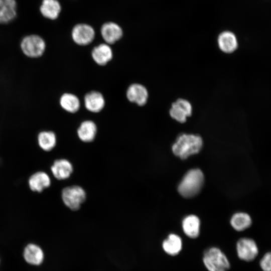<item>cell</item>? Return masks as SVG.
<instances>
[{
    "label": "cell",
    "instance_id": "6da1fadb",
    "mask_svg": "<svg viewBox=\"0 0 271 271\" xmlns=\"http://www.w3.org/2000/svg\"><path fill=\"white\" fill-rule=\"evenodd\" d=\"M202 140L200 136L182 134L179 136L172 146L173 153L182 159H186L190 155L198 153L202 146Z\"/></svg>",
    "mask_w": 271,
    "mask_h": 271
},
{
    "label": "cell",
    "instance_id": "7a4b0ae2",
    "mask_svg": "<svg viewBox=\"0 0 271 271\" xmlns=\"http://www.w3.org/2000/svg\"><path fill=\"white\" fill-rule=\"evenodd\" d=\"M204 183V175L197 169L189 171L178 186V190L184 197L190 198L196 195Z\"/></svg>",
    "mask_w": 271,
    "mask_h": 271
},
{
    "label": "cell",
    "instance_id": "3957f363",
    "mask_svg": "<svg viewBox=\"0 0 271 271\" xmlns=\"http://www.w3.org/2000/svg\"><path fill=\"white\" fill-rule=\"evenodd\" d=\"M203 261L208 271H227L230 267L225 254L216 247H210L204 251Z\"/></svg>",
    "mask_w": 271,
    "mask_h": 271
},
{
    "label": "cell",
    "instance_id": "277c9868",
    "mask_svg": "<svg viewBox=\"0 0 271 271\" xmlns=\"http://www.w3.org/2000/svg\"><path fill=\"white\" fill-rule=\"evenodd\" d=\"M62 199L64 204L71 210L79 209L85 201L86 193L84 189L78 186L67 187L62 191Z\"/></svg>",
    "mask_w": 271,
    "mask_h": 271
},
{
    "label": "cell",
    "instance_id": "5b68a950",
    "mask_svg": "<svg viewBox=\"0 0 271 271\" xmlns=\"http://www.w3.org/2000/svg\"><path fill=\"white\" fill-rule=\"evenodd\" d=\"M21 48L28 57L36 58L41 56L45 51L46 45L44 40L37 35L25 37L21 42Z\"/></svg>",
    "mask_w": 271,
    "mask_h": 271
},
{
    "label": "cell",
    "instance_id": "8992f818",
    "mask_svg": "<svg viewBox=\"0 0 271 271\" xmlns=\"http://www.w3.org/2000/svg\"><path fill=\"white\" fill-rule=\"evenodd\" d=\"M236 251L238 257L246 261L254 260L258 253L256 242L252 239L247 237L241 238L238 240Z\"/></svg>",
    "mask_w": 271,
    "mask_h": 271
},
{
    "label": "cell",
    "instance_id": "52a82bcc",
    "mask_svg": "<svg viewBox=\"0 0 271 271\" xmlns=\"http://www.w3.org/2000/svg\"><path fill=\"white\" fill-rule=\"evenodd\" d=\"M22 254L24 261L34 266L41 265L45 259L44 250L40 245L34 242H30L25 245Z\"/></svg>",
    "mask_w": 271,
    "mask_h": 271
},
{
    "label": "cell",
    "instance_id": "ba28073f",
    "mask_svg": "<svg viewBox=\"0 0 271 271\" xmlns=\"http://www.w3.org/2000/svg\"><path fill=\"white\" fill-rule=\"evenodd\" d=\"M192 110V106L188 100L179 98L172 104L169 113L172 118L183 123L188 117L191 115Z\"/></svg>",
    "mask_w": 271,
    "mask_h": 271
},
{
    "label": "cell",
    "instance_id": "9c48e42d",
    "mask_svg": "<svg viewBox=\"0 0 271 271\" xmlns=\"http://www.w3.org/2000/svg\"><path fill=\"white\" fill-rule=\"evenodd\" d=\"M95 37V31L90 25L79 24L75 25L72 31V38L74 42L81 46L91 43Z\"/></svg>",
    "mask_w": 271,
    "mask_h": 271
},
{
    "label": "cell",
    "instance_id": "30bf717a",
    "mask_svg": "<svg viewBox=\"0 0 271 271\" xmlns=\"http://www.w3.org/2000/svg\"><path fill=\"white\" fill-rule=\"evenodd\" d=\"M127 99L139 106L144 105L147 102L149 93L147 88L143 85L134 83L130 85L126 91Z\"/></svg>",
    "mask_w": 271,
    "mask_h": 271
},
{
    "label": "cell",
    "instance_id": "8fae6325",
    "mask_svg": "<svg viewBox=\"0 0 271 271\" xmlns=\"http://www.w3.org/2000/svg\"><path fill=\"white\" fill-rule=\"evenodd\" d=\"M101 35L107 44H112L119 40L122 36L121 27L114 22L104 23L101 28Z\"/></svg>",
    "mask_w": 271,
    "mask_h": 271
},
{
    "label": "cell",
    "instance_id": "7c38bea8",
    "mask_svg": "<svg viewBox=\"0 0 271 271\" xmlns=\"http://www.w3.org/2000/svg\"><path fill=\"white\" fill-rule=\"evenodd\" d=\"M218 45L224 53H231L235 51L238 46V42L235 35L231 32L224 31L218 37Z\"/></svg>",
    "mask_w": 271,
    "mask_h": 271
},
{
    "label": "cell",
    "instance_id": "4fadbf2b",
    "mask_svg": "<svg viewBox=\"0 0 271 271\" xmlns=\"http://www.w3.org/2000/svg\"><path fill=\"white\" fill-rule=\"evenodd\" d=\"M84 100L86 109L92 112L100 111L105 105L103 96L101 93L96 91H92L87 93Z\"/></svg>",
    "mask_w": 271,
    "mask_h": 271
},
{
    "label": "cell",
    "instance_id": "5bb4252c",
    "mask_svg": "<svg viewBox=\"0 0 271 271\" xmlns=\"http://www.w3.org/2000/svg\"><path fill=\"white\" fill-rule=\"evenodd\" d=\"M93 60L99 65H105L113 57L111 47L107 44H101L95 47L91 53Z\"/></svg>",
    "mask_w": 271,
    "mask_h": 271
},
{
    "label": "cell",
    "instance_id": "9a60e30c",
    "mask_svg": "<svg viewBox=\"0 0 271 271\" xmlns=\"http://www.w3.org/2000/svg\"><path fill=\"white\" fill-rule=\"evenodd\" d=\"M16 0H0V23H8L17 15Z\"/></svg>",
    "mask_w": 271,
    "mask_h": 271
},
{
    "label": "cell",
    "instance_id": "2e32d148",
    "mask_svg": "<svg viewBox=\"0 0 271 271\" xmlns=\"http://www.w3.org/2000/svg\"><path fill=\"white\" fill-rule=\"evenodd\" d=\"M51 169L55 178L59 180L68 179L73 172L72 164L66 159L56 160Z\"/></svg>",
    "mask_w": 271,
    "mask_h": 271
},
{
    "label": "cell",
    "instance_id": "e0dca14e",
    "mask_svg": "<svg viewBox=\"0 0 271 271\" xmlns=\"http://www.w3.org/2000/svg\"><path fill=\"white\" fill-rule=\"evenodd\" d=\"M51 184L49 176L44 172H38L33 174L29 180L30 189L35 192H41Z\"/></svg>",
    "mask_w": 271,
    "mask_h": 271
},
{
    "label": "cell",
    "instance_id": "ac0fdd59",
    "mask_svg": "<svg viewBox=\"0 0 271 271\" xmlns=\"http://www.w3.org/2000/svg\"><path fill=\"white\" fill-rule=\"evenodd\" d=\"M61 10V5L57 0H43L40 7L43 16L50 20L56 19Z\"/></svg>",
    "mask_w": 271,
    "mask_h": 271
},
{
    "label": "cell",
    "instance_id": "d6986e66",
    "mask_svg": "<svg viewBox=\"0 0 271 271\" xmlns=\"http://www.w3.org/2000/svg\"><path fill=\"white\" fill-rule=\"evenodd\" d=\"M200 221L194 215L185 217L182 222V228L185 234L191 238H197L200 233Z\"/></svg>",
    "mask_w": 271,
    "mask_h": 271
},
{
    "label": "cell",
    "instance_id": "ffe728a7",
    "mask_svg": "<svg viewBox=\"0 0 271 271\" xmlns=\"http://www.w3.org/2000/svg\"><path fill=\"white\" fill-rule=\"evenodd\" d=\"M162 247L168 254L174 256L178 254L182 250V241L177 234L172 233L163 241Z\"/></svg>",
    "mask_w": 271,
    "mask_h": 271
},
{
    "label": "cell",
    "instance_id": "44dd1931",
    "mask_svg": "<svg viewBox=\"0 0 271 271\" xmlns=\"http://www.w3.org/2000/svg\"><path fill=\"white\" fill-rule=\"evenodd\" d=\"M97 133V126L91 120L82 122L77 129V134L81 141L85 143L92 142Z\"/></svg>",
    "mask_w": 271,
    "mask_h": 271
},
{
    "label": "cell",
    "instance_id": "7402d4cb",
    "mask_svg": "<svg viewBox=\"0 0 271 271\" xmlns=\"http://www.w3.org/2000/svg\"><path fill=\"white\" fill-rule=\"evenodd\" d=\"M252 223L250 216L244 212H238L233 215L230 220L232 227L236 231H242L249 228Z\"/></svg>",
    "mask_w": 271,
    "mask_h": 271
},
{
    "label": "cell",
    "instance_id": "603a6c76",
    "mask_svg": "<svg viewBox=\"0 0 271 271\" xmlns=\"http://www.w3.org/2000/svg\"><path fill=\"white\" fill-rule=\"evenodd\" d=\"M60 104L64 110L71 113L77 112L80 106L78 98L75 95L69 93H64L61 96Z\"/></svg>",
    "mask_w": 271,
    "mask_h": 271
},
{
    "label": "cell",
    "instance_id": "cb8c5ba5",
    "mask_svg": "<svg viewBox=\"0 0 271 271\" xmlns=\"http://www.w3.org/2000/svg\"><path fill=\"white\" fill-rule=\"evenodd\" d=\"M38 144L45 151H51L56 145V136L51 131L41 132L38 137Z\"/></svg>",
    "mask_w": 271,
    "mask_h": 271
},
{
    "label": "cell",
    "instance_id": "d4e9b609",
    "mask_svg": "<svg viewBox=\"0 0 271 271\" xmlns=\"http://www.w3.org/2000/svg\"><path fill=\"white\" fill-rule=\"evenodd\" d=\"M259 264L263 271H271V251L266 253L262 256Z\"/></svg>",
    "mask_w": 271,
    "mask_h": 271
},
{
    "label": "cell",
    "instance_id": "484cf974",
    "mask_svg": "<svg viewBox=\"0 0 271 271\" xmlns=\"http://www.w3.org/2000/svg\"><path fill=\"white\" fill-rule=\"evenodd\" d=\"M0 264H1V258H0Z\"/></svg>",
    "mask_w": 271,
    "mask_h": 271
}]
</instances>
